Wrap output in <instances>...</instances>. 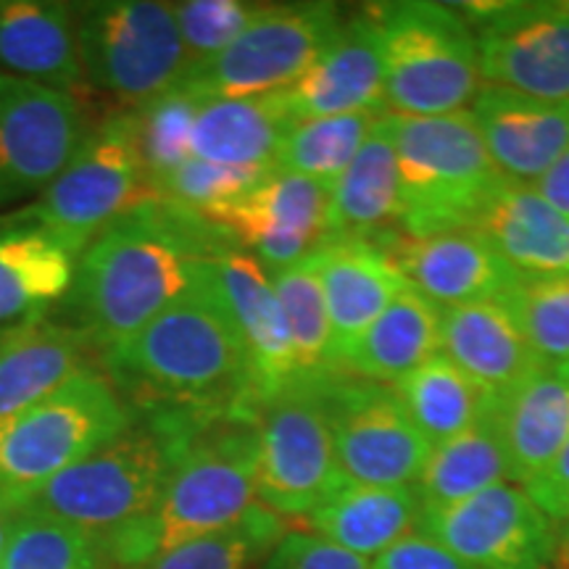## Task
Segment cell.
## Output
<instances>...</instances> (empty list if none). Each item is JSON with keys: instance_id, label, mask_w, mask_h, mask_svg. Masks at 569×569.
Returning <instances> with one entry per match:
<instances>
[{"instance_id": "8fae6325", "label": "cell", "mask_w": 569, "mask_h": 569, "mask_svg": "<svg viewBox=\"0 0 569 569\" xmlns=\"http://www.w3.org/2000/svg\"><path fill=\"white\" fill-rule=\"evenodd\" d=\"M346 13L336 3L264 6L246 32L184 74V84L209 98H259L288 90L325 46L336 38Z\"/></svg>"}, {"instance_id": "44dd1931", "label": "cell", "mask_w": 569, "mask_h": 569, "mask_svg": "<svg viewBox=\"0 0 569 569\" xmlns=\"http://www.w3.org/2000/svg\"><path fill=\"white\" fill-rule=\"evenodd\" d=\"M390 253L411 288L443 309L498 301L522 282V274L509 267L478 230L446 232L425 240L398 238Z\"/></svg>"}, {"instance_id": "d590c367", "label": "cell", "mask_w": 569, "mask_h": 569, "mask_svg": "<svg viewBox=\"0 0 569 569\" xmlns=\"http://www.w3.org/2000/svg\"><path fill=\"white\" fill-rule=\"evenodd\" d=\"M284 532L288 519L256 501L230 528L163 551L142 569H259Z\"/></svg>"}, {"instance_id": "836d02e7", "label": "cell", "mask_w": 569, "mask_h": 569, "mask_svg": "<svg viewBox=\"0 0 569 569\" xmlns=\"http://www.w3.org/2000/svg\"><path fill=\"white\" fill-rule=\"evenodd\" d=\"M269 274H272L274 293L280 298L284 322H288L296 382H315L319 377L336 372L332 327L315 256Z\"/></svg>"}, {"instance_id": "8992f818", "label": "cell", "mask_w": 569, "mask_h": 569, "mask_svg": "<svg viewBox=\"0 0 569 569\" xmlns=\"http://www.w3.org/2000/svg\"><path fill=\"white\" fill-rule=\"evenodd\" d=\"M386 67V103L396 117L467 111L482 88L472 24L457 6L430 0L375 3Z\"/></svg>"}, {"instance_id": "1f68e13d", "label": "cell", "mask_w": 569, "mask_h": 569, "mask_svg": "<svg viewBox=\"0 0 569 569\" xmlns=\"http://www.w3.org/2000/svg\"><path fill=\"white\" fill-rule=\"evenodd\" d=\"M511 482L507 443L501 432V398L472 427L432 446L415 482L425 509L451 507L482 490Z\"/></svg>"}, {"instance_id": "c3c4849f", "label": "cell", "mask_w": 569, "mask_h": 569, "mask_svg": "<svg viewBox=\"0 0 569 569\" xmlns=\"http://www.w3.org/2000/svg\"><path fill=\"white\" fill-rule=\"evenodd\" d=\"M6 332H9V330H0V340H3V336H6Z\"/></svg>"}, {"instance_id": "f1b7e54d", "label": "cell", "mask_w": 569, "mask_h": 569, "mask_svg": "<svg viewBox=\"0 0 569 569\" xmlns=\"http://www.w3.org/2000/svg\"><path fill=\"white\" fill-rule=\"evenodd\" d=\"M422 498L415 486L380 488L343 480L303 525L340 549L372 561L422 525Z\"/></svg>"}, {"instance_id": "4316f807", "label": "cell", "mask_w": 569, "mask_h": 569, "mask_svg": "<svg viewBox=\"0 0 569 569\" xmlns=\"http://www.w3.org/2000/svg\"><path fill=\"white\" fill-rule=\"evenodd\" d=\"M0 67L77 96L88 82L77 56L71 6L59 0H0Z\"/></svg>"}, {"instance_id": "d6a6232c", "label": "cell", "mask_w": 569, "mask_h": 569, "mask_svg": "<svg viewBox=\"0 0 569 569\" xmlns=\"http://www.w3.org/2000/svg\"><path fill=\"white\" fill-rule=\"evenodd\" d=\"M393 388L411 422L432 446L457 438L478 422L498 398H503L480 388L443 351L398 380Z\"/></svg>"}, {"instance_id": "9c48e42d", "label": "cell", "mask_w": 569, "mask_h": 569, "mask_svg": "<svg viewBox=\"0 0 569 569\" xmlns=\"http://www.w3.org/2000/svg\"><path fill=\"white\" fill-rule=\"evenodd\" d=\"M325 411L346 480L361 486H415L432 443L411 422L393 386L336 372L309 382Z\"/></svg>"}, {"instance_id": "d4e9b609", "label": "cell", "mask_w": 569, "mask_h": 569, "mask_svg": "<svg viewBox=\"0 0 569 569\" xmlns=\"http://www.w3.org/2000/svg\"><path fill=\"white\" fill-rule=\"evenodd\" d=\"M443 353L493 396H509L546 365L503 298L443 309Z\"/></svg>"}, {"instance_id": "bcb514c9", "label": "cell", "mask_w": 569, "mask_h": 569, "mask_svg": "<svg viewBox=\"0 0 569 569\" xmlns=\"http://www.w3.org/2000/svg\"><path fill=\"white\" fill-rule=\"evenodd\" d=\"M559 569H569V522L559 528Z\"/></svg>"}, {"instance_id": "ee69618b", "label": "cell", "mask_w": 569, "mask_h": 569, "mask_svg": "<svg viewBox=\"0 0 569 569\" xmlns=\"http://www.w3.org/2000/svg\"><path fill=\"white\" fill-rule=\"evenodd\" d=\"M522 488L557 528L569 522V440L557 453V459Z\"/></svg>"}, {"instance_id": "4fadbf2b", "label": "cell", "mask_w": 569, "mask_h": 569, "mask_svg": "<svg viewBox=\"0 0 569 569\" xmlns=\"http://www.w3.org/2000/svg\"><path fill=\"white\" fill-rule=\"evenodd\" d=\"M472 24L482 84L569 101V0L461 3Z\"/></svg>"}, {"instance_id": "60d3db41", "label": "cell", "mask_w": 569, "mask_h": 569, "mask_svg": "<svg viewBox=\"0 0 569 569\" xmlns=\"http://www.w3.org/2000/svg\"><path fill=\"white\" fill-rule=\"evenodd\" d=\"M267 3H248V0H182L174 3V19L180 27L184 51L190 56V67L211 61L224 48H230L246 27L264 11Z\"/></svg>"}, {"instance_id": "7c38bea8", "label": "cell", "mask_w": 569, "mask_h": 569, "mask_svg": "<svg viewBox=\"0 0 569 569\" xmlns=\"http://www.w3.org/2000/svg\"><path fill=\"white\" fill-rule=\"evenodd\" d=\"M336 443L309 382H293L259 409L256 498L282 519H303L343 486Z\"/></svg>"}, {"instance_id": "8d00e7d4", "label": "cell", "mask_w": 569, "mask_h": 569, "mask_svg": "<svg viewBox=\"0 0 569 569\" xmlns=\"http://www.w3.org/2000/svg\"><path fill=\"white\" fill-rule=\"evenodd\" d=\"M203 103L206 98L201 92L182 82L134 109L140 156L151 193L163 177L193 159V132Z\"/></svg>"}, {"instance_id": "d6986e66", "label": "cell", "mask_w": 569, "mask_h": 569, "mask_svg": "<svg viewBox=\"0 0 569 569\" xmlns=\"http://www.w3.org/2000/svg\"><path fill=\"white\" fill-rule=\"evenodd\" d=\"M213 282L243 338L256 396L264 403L296 382L293 346L272 274L256 256L230 248L213 259Z\"/></svg>"}, {"instance_id": "7dc6e473", "label": "cell", "mask_w": 569, "mask_h": 569, "mask_svg": "<svg viewBox=\"0 0 569 569\" xmlns=\"http://www.w3.org/2000/svg\"><path fill=\"white\" fill-rule=\"evenodd\" d=\"M9 530H11V517L9 511L3 509V503H0V559H3L6 543H9Z\"/></svg>"}, {"instance_id": "7bdbcfd3", "label": "cell", "mask_w": 569, "mask_h": 569, "mask_svg": "<svg viewBox=\"0 0 569 569\" xmlns=\"http://www.w3.org/2000/svg\"><path fill=\"white\" fill-rule=\"evenodd\" d=\"M369 569H478L425 532H411L369 561Z\"/></svg>"}, {"instance_id": "603a6c76", "label": "cell", "mask_w": 569, "mask_h": 569, "mask_svg": "<svg viewBox=\"0 0 569 569\" xmlns=\"http://www.w3.org/2000/svg\"><path fill=\"white\" fill-rule=\"evenodd\" d=\"M311 256L322 280L338 365V356L365 336L409 282L390 248L367 240H325Z\"/></svg>"}, {"instance_id": "b9f144b4", "label": "cell", "mask_w": 569, "mask_h": 569, "mask_svg": "<svg viewBox=\"0 0 569 569\" xmlns=\"http://www.w3.org/2000/svg\"><path fill=\"white\" fill-rule=\"evenodd\" d=\"M259 569H369V559L311 530H288Z\"/></svg>"}, {"instance_id": "30bf717a", "label": "cell", "mask_w": 569, "mask_h": 569, "mask_svg": "<svg viewBox=\"0 0 569 569\" xmlns=\"http://www.w3.org/2000/svg\"><path fill=\"white\" fill-rule=\"evenodd\" d=\"M151 196L134 109H119L90 127L80 151L38 201L9 213L24 222L96 238L106 224Z\"/></svg>"}, {"instance_id": "cb8c5ba5", "label": "cell", "mask_w": 569, "mask_h": 569, "mask_svg": "<svg viewBox=\"0 0 569 569\" xmlns=\"http://www.w3.org/2000/svg\"><path fill=\"white\" fill-rule=\"evenodd\" d=\"M398 238H403L401 193L393 113L386 111L351 167L332 184L325 240H367L390 248Z\"/></svg>"}, {"instance_id": "ffe728a7", "label": "cell", "mask_w": 569, "mask_h": 569, "mask_svg": "<svg viewBox=\"0 0 569 569\" xmlns=\"http://www.w3.org/2000/svg\"><path fill=\"white\" fill-rule=\"evenodd\" d=\"M490 159L511 182L536 184L569 153V101L482 84L469 106Z\"/></svg>"}, {"instance_id": "74e56055", "label": "cell", "mask_w": 569, "mask_h": 569, "mask_svg": "<svg viewBox=\"0 0 569 569\" xmlns=\"http://www.w3.org/2000/svg\"><path fill=\"white\" fill-rule=\"evenodd\" d=\"M0 569H111L103 538L38 515H9Z\"/></svg>"}, {"instance_id": "5bb4252c", "label": "cell", "mask_w": 569, "mask_h": 569, "mask_svg": "<svg viewBox=\"0 0 569 569\" xmlns=\"http://www.w3.org/2000/svg\"><path fill=\"white\" fill-rule=\"evenodd\" d=\"M90 127L77 96L0 69V209L40 196Z\"/></svg>"}, {"instance_id": "7a4b0ae2", "label": "cell", "mask_w": 569, "mask_h": 569, "mask_svg": "<svg viewBox=\"0 0 569 569\" xmlns=\"http://www.w3.org/2000/svg\"><path fill=\"white\" fill-rule=\"evenodd\" d=\"M101 367L132 409L261 407L213 261L190 293L103 351Z\"/></svg>"}, {"instance_id": "ac0fdd59", "label": "cell", "mask_w": 569, "mask_h": 569, "mask_svg": "<svg viewBox=\"0 0 569 569\" xmlns=\"http://www.w3.org/2000/svg\"><path fill=\"white\" fill-rule=\"evenodd\" d=\"M90 234L0 213V330L48 317L74 284Z\"/></svg>"}, {"instance_id": "5b68a950", "label": "cell", "mask_w": 569, "mask_h": 569, "mask_svg": "<svg viewBox=\"0 0 569 569\" xmlns=\"http://www.w3.org/2000/svg\"><path fill=\"white\" fill-rule=\"evenodd\" d=\"M396 163L403 238L472 230L498 190L511 182L490 159L472 113L396 117Z\"/></svg>"}, {"instance_id": "f6af8a7d", "label": "cell", "mask_w": 569, "mask_h": 569, "mask_svg": "<svg viewBox=\"0 0 569 569\" xmlns=\"http://www.w3.org/2000/svg\"><path fill=\"white\" fill-rule=\"evenodd\" d=\"M532 188H536L538 193L553 206V209L565 213L569 219V153L561 156V159L553 163L549 172L540 177Z\"/></svg>"}, {"instance_id": "e575fe53", "label": "cell", "mask_w": 569, "mask_h": 569, "mask_svg": "<svg viewBox=\"0 0 569 569\" xmlns=\"http://www.w3.org/2000/svg\"><path fill=\"white\" fill-rule=\"evenodd\" d=\"M380 117L382 113H348V117L296 122L284 134L280 153H277V169L332 190V184L351 167Z\"/></svg>"}, {"instance_id": "2e32d148", "label": "cell", "mask_w": 569, "mask_h": 569, "mask_svg": "<svg viewBox=\"0 0 569 569\" xmlns=\"http://www.w3.org/2000/svg\"><path fill=\"white\" fill-rule=\"evenodd\" d=\"M327 213L330 190L325 184L274 169L243 198L206 219L234 248L256 256L267 272H277L309 259L325 243Z\"/></svg>"}, {"instance_id": "3957f363", "label": "cell", "mask_w": 569, "mask_h": 569, "mask_svg": "<svg viewBox=\"0 0 569 569\" xmlns=\"http://www.w3.org/2000/svg\"><path fill=\"white\" fill-rule=\"evenodd\" d=\"M259 409L234 407L203 419L156 507L101 536L111 569H142L163 551L230 528L253 507Z\"/></svg>"}, {"instance_id": "ba28073f", "label": "cell", "mask_w": 569, "mask_h": 569, "mask_svg": "<svg viewBox=\"0 0 569 569\" xmlns=\"http://www.w3.org/2000/svg\"><path fill=\"white\" fill-rule=\"evenodd\" d=\"M134 411L103 369L88 367L0 432V496L21 493L117 440Z\"/></svg>"}, {"instance_id": "277c9868", "label": "cell", "mask_w": 569, "mask_h": 569, "mask_svg": "<svg viewBox=\"0 0 569 569\" xmlns=\"http://www.w3.org/2000/svg\"><path fill=\"white\" fill-rule=\"evenodd\" d=\"M132 425L80 465L21 493L0 496L9 515H38L109 536L156 507L177 457L201 419L198 409H132Z\"/></svg>"}, {"instance_id": "484cf974", "label": "cell", "mask_w": 569, "mask_h": 569, "mask_svg": "<svg viewBox=\"0 0 569 569\" xmlns=\"http://www.w3.org/2000/svg\"><path fill=\"white\" fill-rule=\"evenodd\" d=\"M443 351V306L417 288L401 290L396 301L338 356V369L361 380L396 386L427 359Z\"/></svg>"}, {"instance_id": "e0dca14e", "label": "cell", "mask_w": 569, "mask_h": 569, "mask_svg": "<svg viewBox=\"0 0 569 569\" xmlns=\"http://www.w3.org/2000/svg\"><path fill=\"white\" fill-rule=\"evenodd\" d=\"M282 101L296 122L388 111L380 32L369 6L343 19L301 80L282 90Z\"/></svg>"}, {"instance_id": "6da1fadb", "label": "cell", "mask_w": 569, "mask_h": 569, "mask_svg": "<svg viewBox=\"0 0 569 569\" xmlns=\"http://www.w3.org/2000/svg\"><path fill=\"white\" fill-rule=\"evenodd\" d=\"M230 248L227 234L201 213L146 198L84 248L63 298L67 325L82 330L98 353L109 351L190 293Z\"/></svg>"}, {"instance_id": "52a82bcc", "label": "cell", "mask_w": 569, "mask_h": 569, "mask_svg": "<svg viewBox=\"0 0 569 569\" xmlns=\"http://www.w3.org/2000/svg\"><path fill=\"white\" fill-rule=\"evenodd\" d=\"M84 82L122 109H140L182 84L190 69L174 11L153 0H90L71 6Z\"/></svg>"}, {"instance_id": "ab89813d", "label": "cell", "mask_w": 569, "mask_h": 569, "mask_svg": "<svg viewBox=\"0 0 569 569\" xmlns=\"http://www.w3.org/2000/svg\"><path fill=\"white\" fill-rule=\"evenodd\" d=\"M272 172L274 169H243L203 159H188L180 169H174L172 174H167L156 184L153 196L201 213V217H209V213L243 198L248 190H253Z\"/></svg>"}, {"instance_id": "f546056e", "label": "cell", "mask_w": 569, "mask_h": 569, "mask_svg": "<svg viewBox=\"0 0 569 569\" xmlns=\"http://www.w3.org/2000/svg\"><path fill=\"white\" fill-rule=\"evenodd\" d=\"M501 432L515 486L557 459L569 440V359L549 361L501 398Z\"/></svg>"}, {"instance_id": "4dcf8cb0", "label": "cell", "mask_w": 569, "mask_h": 569, "mask_svg": "<svg viewBox=\"0 0 569 569\" xmlns=\"http://www.w3.org/2000/svg\"><path fill=\"white\" fill-rule=\"evenodd\" d=\"M290 117L282 92L259 98H209L198 113L193 132V159L224 167L277 169Z\"/></svg>"}, {"instance_id": "7402d4cb", "label": "cell", "mask_w": 569, "mask_h": 569, "mask_svg": "<svg viewBox=\"0 0 569 569\" xmlns=\"http://www.w3.org/2000/svg\"><path fill=\"white\" fill-rule=\"evenodd\" d=\"M101 361L82 330L51 317L11 327L0 340V432L63 382Z\"/></svg>"}, {"instance_id": "9a60e30c", "label": "cell", "mask_w": 569, "mask_h": 569, "mask_svg": "<svg viewBox=\"0 0 569 569\" xmlns=\"http://www.w3.org/2000/svg\"><path fill=\"white\" fill-rule=\"evenodd\" d=\"M419 530L478 569H559V528L515 482L425 509Z\"/></svg>"}, {"instance_id": "f35d334b", "label": "cell", "mask_w": 569, "mask_h": 569, "mask_svg": "<svg viewBox=\"0 0 569 569\" xmlns=\"http://www.w3.org/2000/svg\"><path fill=\"white\" fill-rule=\"evenodd\" d=\"M503 301L540 361L569 359V274L522 277Z\"/></svg>"}, {"instance_id": "83f0119b", "label": "cell", "mask_w": 569, "mask_h": 569, "mask_svg": "<svg viewBox=\"0 0 569 569\" xmlns=\"http://www.w3.org/2000/svg\"><path fill=\"white\" fill-rule=\"evenodd\" d=\"M472 230L522 277L569 274V219L532 184H503Z\"/></svg>"}]
</instances>
